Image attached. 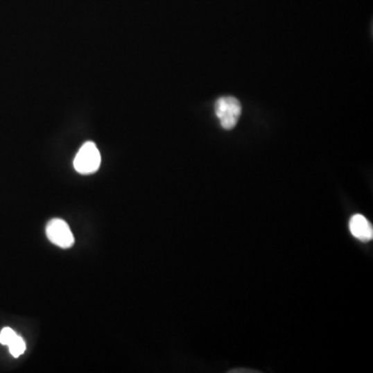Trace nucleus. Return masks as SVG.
Returning <instances> with one entry per match:
<instances>
[{"instance_id": "nucleus-1", "label": "nucleus", "mask_w": 373, "mask_h": 373, "mask_svg": "<svg viewBox=\"0 0 373 373\" xmlns=\"http://www.w3.org/2000/svg\"><path fill=\"white\" fill-rule=\"evenodd\" d=\"M215 114L224 130H232L242 114V105L234 96H221L216 101Z\"/></svg>"}, {"instance_id": "nucleus-2", "label": "nucleus", "mask_w": 373, "mask_h": 373, "mask_svg": "<svg viewBox=\"0 0 373 373\" xmlns=\"http://www.w3.org/2000/svg\"><path fill=\"white\" fill-rule=\"evenodd\" d=\"M101 165V154L94 142H87L81 146L75 157L74 167L80 175H92Z\"/></svg>"}, {"instance_id": "nucleus-3", "label": "nucleus", "mask_w": 373, "mask_h": 373, "mask_svg": "<svg viewBox=\"0 0 373 373\" xmlns=\"http://www.w3.org/2000/svg\"><path fill=\"white\" fill-rule=\"evenodd\" d=\"M46 234L50 242L62 249L73 247L75 243L74 234L70 226L62 219H52L46 226Z\"/></svg>"}, {"instance_id": "nucleus-4", "label": "nucleus", "mask_w": 373, "mask_h": 373, "mask_svg": "<svg viewBox=\"0 0 373 373\" xmlns=\"http://www.w3.org/2000/svg\"><path fill=\"white\" fill-rule=\"evenodd\" d=\"M349 230L353 236L362 242H370L373 238V228L372 223L363 215L353 216L349 221Z\"/></svg>"}, {"instance_id": "nucleus-5", "label": "nucleus", "mask_w": 373, "mask_h": 373, "mask_svg": "<svg viewBox=\"0 0 373 373\" xmlns=\"http://www.w3.org/2000/svg\"><path fill=\"white\" fill-rule=\"evenodd\" d=\"M8 347V349H10V355L14 358L20 357L26 351V343H25L24 339L19 336V335H17L16 338Z\"/></svg>"}, {"instance_id": "nucleus-6", "label": "nucleus", "mask_w": 373, "mask_h": 373, "mask_svg": "<svg viewBox=\"0 0 373 373\" xmlns=\"http://www.w3.org/2000/svg\"><path fill=\"white\" fill-rule=\"evenodd\" d=\"M17 333L15 332L12 329L6 327V328L2 329L1 332H0V343L2 345H6L8 347L15 338H16Z\"/></svg>"}, {"instance_id": "nucleus-7", "label": "nucleus", "mask_w": 373, "mask_h": 373, "mask_svg": "<svg viewBox=\"0 0 373 373\" xmlns=\"http://www.w3.org/2000/svg\"><path fill=\"white\" fill-rule=\"evenodd\" d=\"M238 372V373H240V372H253V370H234V372Z\"/></svg>"}]
</instances>
